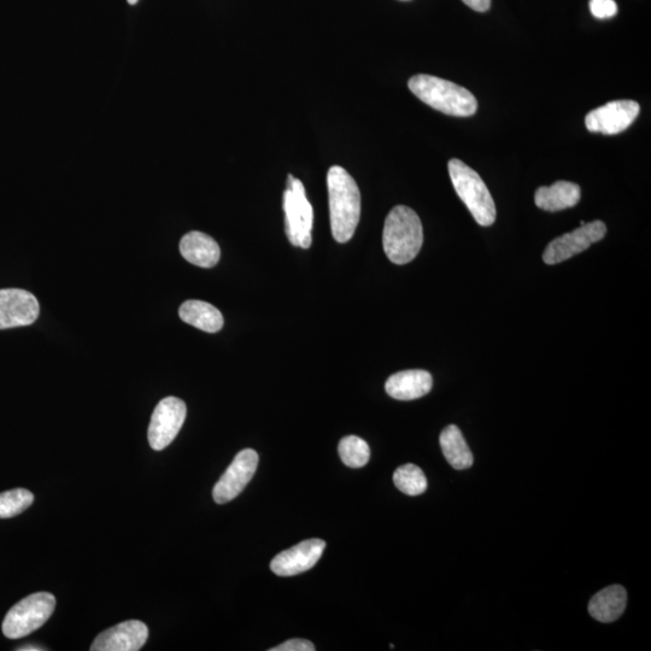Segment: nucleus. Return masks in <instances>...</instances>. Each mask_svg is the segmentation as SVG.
Returning a JSON list of instances; mask_svg holds the SVG:
<instances>
[{"instance_id":"nucleus-1","label":"nucleus","mask_w":651,"mask_h":651,"mask_svg":"<svg viewBox=\"0 0 651 651\" xmlns=\"http://www.w3.org/2000/svg\"><path fill=\"white\" fill-rule=\"evenodd\" d=\"M327 186L333 238L338 243H348L354 237L361 217L359 186L355 179L339 166L328 170Z\"/></svg>"},{"instance_id":"nucleus-2","label":"nucleus","mask_w":651,"mask_h":651,"mask_svg":"<svg viewBox=\"0 0 651 651\" xmlns=\"http://www.w3.org/2000/svg\"><path fill=\"white\" fill-rule=\"evenodd\" d=\"M424 244L421 220L413 209L397 205L387 215L383 232L384 251L395 265H407Z\"/></svg>"},{"instance_id":"nucleus-3","label":"nucleus","mask_w":651,"mask_h":651,"mask_svg":"<svg viewBox=\"0 0 651 651\" xmlns=\"http://www.w3.org/2000/svg\"><path fill=\"white\" fill-rule=\"evenodd\" d=\"M409 90L420 101L443 114L468 117L477 113L478 102L465 87L437 76L419 74L408 82Z\"/></svg>"},{"instance_id":"nucleus-4","label":"nucleus","mask_w":651,"mask_h":651,"mask_svg":"<svg viewBox=\"0 0 651 651\" xmlns=\"http://www.w3.org/2000/svg\"><path fill=\"white\" fill-rule=\"evenodd\" d=\"M448 168L451 183L474 220L483 227L494 225L496 205L480 175L457 158L449 161Z\"/></svg>"},{"instance_id":"nucleus-5","label":"nucleus","mask_w":651,"mask_h":651,"mask_svg":"<svg viewBox=\"0 0 651 651\" xmlns=\"http://www.w3.org/2000/svg\"><path fill=\"white\" fill-rule=\"evenodd\" d=\"M56 597L50 592H37L16 603L5 615L2 630L9 639H20L40 629L54 614Z\"/></svg>"},{"instance_id":"nucleus-6","label":"nucleus","mask_w":651,"mask_h":651,"mask_svg":"<svg viewBox=\"0 0 651 651\" xmlns=\"http://www.w3.org/2000/svg\"><path fill=\"white\" fill-rule=\"evenodd\" d=\"M284 211L286 236L290 243L298 248L309 249L313 242L314 210L302 181L293 178L291 174L284 192Z\"/></svg>"},{"instance_id":"nucleus-7","label":"nucleus","mask_w":651,"mask_h":651,"mask_svg":"<svg viewBox=\"0 0 651 651\" xmlns=\"http://www.w3.org/2000/svg\"><path fill=\"white\" fill-rule=\"evenodd\" d=\"M186 414V404L180 398L167 397L158 403L149 426L150 447L161 451L172 444L184 425Z\"/></svg>"},{"instance_id":"nucleus-8","label":"nucleus","mask_w":651,"mask_h":651,"mask_svg":"<svg viewBox=\"0 0 651 651\" xmlns=\"http://www.w3.org/2000/svg\"><path fill=\"white\" fill-rule=\"evenodd\" d=\"M607 234V226L600 220L592 221L571 233L563 234L551 242L543 254L547 265H557L588 250L592 244L601 242Z\"/></svg>"},{"instance_id":"nucleus-9","label":"nucleus","mask_w":651,"mask_h":651,"mask_svg":"<svg viewBox=\"0 0 651 651\" xmlns=\"http://www.w3.org/2000/svg\"><path fill=\"white\" fill-rule=\"evenodd\" d=\"M258 466V454L255 450L245 449L240 451L230 467L216 483L213 490L214 501L217 504L231 502L242 494L243 490L251 482Z\"/></svg>"},{"instance_id":"nucleus-10","label":"nucleus","mask_w":651,"mask_h":651,"mask_svg":"<svg viewBox=\"0 0 651 651\" xmlns=\"http://www.w3.org/2000/svg\"><path fill=\"white\" fill-rule=\"evenodd\" d=\"M641 107L633 101H614L595 110L585 117V126L592 133L614 136L626 131L637 119Z\"/></svg>"},{"instance_id":"nucleus-11","label":"nucleus","mask_w":651,"mask_h":651,"mask_svg":"<svg viewBox=\"0 0 651 651\" xmlns=\"http://www.w3.org/2000/svg\"><path fill=\"white\" fill-rule=\"evenodd\" d=\"M40 313L37 297L21 289L0 290V330L34 324Z\"/></svg>"},{"instance_id":"nucleus-12","label":"nucleus","mask_w":651,"mask_h":651,"mask_svg":"<svg viewBox=\"0 0 651 651\" xmlns=\"http://www.w3.org/2000/svg\"><path fill=\"white\" fill-rule=\"evenodd\" d=\"M326 549L322 539H308L275 556L271 570L279 577H293L312 570Z\"/></svg>"},{"instance_id":"nucleus-13","label":"nucleus","mask_w":651,"mask_h":651,"mask_svg":"<svg viewBox=\"0 0 651 651\" xmlns=\"http://www.w3.org/2000/svg\"><path fill=\"white\" fill-rule=\"evenodd\" d=\"M149 629L142 621L128 620L105 630L91 645L92 651H138L148 641Z\"/></svg>"},{"instance_id":"nucleus-14","label":"nucleus","mask_w":651,"mask_h":651,"mask_svg":"<svg viewBox=\"0 0 651 651\" xmlns=\"http://www.w3.org/2000/svg\"><path fill=\"white\" fill-rule=\"evenodd\" d=\"M432 375L421 369L391 375L385 384L387 395L398 401H413L430 394Z\"/></svg>"},{"instance_id":"nucleus-15","label":"nucleus","mask_w":651,"mask_h":651,"mask_svg":"<svg viewBox=\"0 0 651 651\" xmlns=\"http://www.w3.org/2000/svg\"><path fill=\"white\" fill-rule=\"evenodd\" d=\"M180 252L187 262L201 268H213L219 263L221 250L219 244L208 234L190 232L181 239Z\"/></svg>"},{"instance_id":"nucleus-16","label":"nucleus","mask_w":651,"mask_h":651,"mask_svg":"<svg viewBox=\"0 0 651 651\" xmlns=\"http://www.w3.org/2000/svg\"><path fill=\"white\" fill-rule=\"evenodd\" d=\"M626 604V590L621 585H612L592 597L588 609L592 618L609 624L624 614Z\"/></svg>"},{"instance_id":"nucleus-17","label":"nucleus","mask_w":651,"mask_h":651,"mask_svg":"<svg viewBox=\"0 0 651 651\" xmlns=\"http://www.w3.org/2000/svg\"><path fill=\"white\" fill-rule=\"evenodd\" d=\"M580 187L570 181H557L549 187H539L535 202L539 209L550 211L565 210L576 207L580 201Z\"/></svg>"},{"instance_id":"nucleus-18","label":"nucleus","mask_w":651,"mask_h":651,"mask_svg":"<svg viewBox=\"0 0 651 651\" xmlns=\"http://www.w3.org/2000/svg\"><path fill=\"white\" fill-rule=\"evenodd\" d=\"M180 319L208 333H216L224 327V316L219 309L203 301H187L179 309Z\"/></svg>"},{"instance_id":"nucleus-19","label":"nucleus","mask_w":651,"mask_h":651,"mask_svg":"<svg viewBox=\"0 0 651 651\" xmlns=\"http://www.w3.org/2000/svg\"><path fill=\"white\" fill-rule=\"evenodd\" d=\"M439 443L445 459L450 463V466L463 471L473 466L474 457L471 449H469L466 439L459 427L450 425L445 427L439 437Z\"/></svg>"},{"instance_id":"nucleus-20","label":"nucleus","mask_w":651,"mask_h":651,"mask_svg":"<svg viewBox=\"0 0 651 651\" xmlns=\"http://www.w3.org/2000/svg\"><path fill=\"white\" fill-rule=\"evenodd\" d=\"M394 483L398 490L409 496H419L427 490V479L424 472L413 463L396 469Z\"/></svg>"},{"instance_id":"nucleus-21","label":"nucleus","mask_w":651,"mask_h":651,"mask_svg":"<svg viewBox=\"0 0 651 651\" xmlns=\"http://www.w3.org/2000/svg\"><path fill=\"white\" fill-rule=\"evenodd\" d=\"M339 456L345 466L361 468L371 459V449L368 444L357 436L344 437L339 443Z\"/></svg>"},{"instance_id":"nucleus-22","label":"nucleus","mask_w":651,"mask_h":651,"mask_svg":"<svg viewBox=\"0 0 651 651\" xmlns=\"http://www.w3.org/2000/svg\"><path fill=\"white\" fill-rule=\"evenodd\" d=\"M34 495L26 489H15L0 494V519L20 515L32 506Z\"/></svg>"},{"instance_id":"nucleus-23","label":"nucleus","mask_w":651,"mask_h":651,"mask_svg":"<svg viewBox=\"0 0 651 651\" xmlns=\"http://www.w3.org/2000/svg\"><path fill=\"white\" fill-rule=\"evenodd\" d=\"M590 10L596 19H611L618 13V4L614 0H590Z\"/></svg>"},{"instance_id":"nucleus-24","label":"nucleus","mask_w":651,"mask_h":651,"mask_svg":"<svg viewBox=\"0 0 651 651\" xmlns=\"http://www.w3.org/2000/svg\"><path fill=\"white\" fill-rule=\"evenodd\" d=\"M315 649V645L307 639L295 638L269 649V651H314Z\"/></svg>"},{"instance_id":"nucleus-25","label":"nucleus","mask_w":651,"mask_h":651,"mask_svg":"<svg viewBox=\"0 0 651 651\" xmlns=\"http://www.w3.org/2000/svg\"><path fill=\"white\" fill-rule=\"evenodd\" d=\"M462 2L478 13H486L491 7V0H462Z\"/></svg>"},{"instance_id":"nucleus-26","label":"nucleus","mask_w":651,"mask_h":651,"mask_svg":"<svg viewBox=\"0 0 651 651\" xmlns=\"http://www.w3.org/2000/svg\"><path fill=\"white\" fill-rule=\"evenodd\" d=\"M19 651H43L44 648L33 647V645H26V647L17 649Z\"/></svg>"},{"instance_id":"nucleus-27","label":"nucleus","mask_w":651,"mask_h":651,"mask_svg":"<svg viewBox=\"0 0 651 651\" xmlns=\"http://www.w3.org/2000/svg\"><path fill=\"white\" fill-rule=\"evenodd\" d=\"M127 2L131 5H136L139 2V0H127Z\"/></svg>"}]
</instances>
